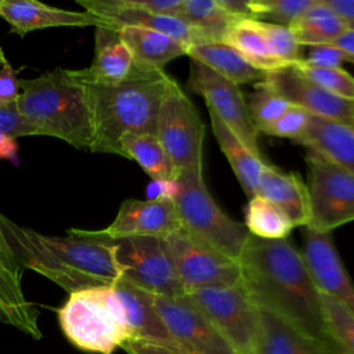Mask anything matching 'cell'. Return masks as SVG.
<instances>
[{"label":"cell","mask_w":354,"mask_h":354,"mask_svg":"<svg viewBox=\"0 0 354 354\" xmlns=\"http://www.w3.org/2000/svg\"><path fill=\"white\" fill-rule=\"evenodd\" d=\"M301 256L321 293L340 301L354 314V282L335 246L330 232L303 231Z\"/></svg>","instance_id":"obj_16"},{"label":"cell","mask_w":354,"mask_h":354,"mask_svg":"<svg viewBox=\"0 0 354 354\" xmlns=\"http://www.w3.org/2000/svg\"><path fill=\"white\" fill-rule=\"evenodd\" d=\"M293 105L281 94L259 82L249 95V112L259 133H264Z\"/></svg>","instance_id":"obj_34"},{"label":"cell","mask_w":354,"mask_h":354,"mask_svg":"<svg viewBox=\"0 0 354 354\" xmlns=\"http://www.w3.org/2000/svg\"><path fill=\"white\" fill-rule=\"evenodd\" d=\"M112 242L115 243V259L126 281L153 296L187 295L163 239L130 236Z\"/></svg>","instance_id":"obj_10"},{"label":"cell","mask_w":354,"mask_h":354,"mask_svg":"<svg viewBox=\"0 0 354 354\" xmlns=\"http://www.w3.org/2000/svg\"><path fill=\"white\" fill-rule=\"evenodd\" d=\"M346 24L347 29L354 30V0H324Z\"/></svg>","instance_id":"obj_45"},{"label":"cell","mask_w":354,"mask_h":354,"mask_svg":"<svg viewBox=\"0 0 354 354\" xmlns=\"http://www.w3.org/2000/svg\"><path fill=\"white\" fill-rule=\"evenodd\" d=\"M130 50L134 62L163 69V66L181 55H187L188 47L160 32L141 26H120L116 29Z\"/></svg>","instance_id":"obj_25"},{"label":"cell","mask_w":354,"mask_h":354,"mask_svg":"<svg viewBox=\"0 0 354 354\" xmlns=\"http://www.w3.org/2000/svg\"><path fill=\"white\" fill-rule=\"evenodd\" d=\"M177 18L196 29L207 41H223L227 30L239 21L217 0H183Z\"/></svg>","instance_id":"obj_31"},{"label":"cell","mask_w":354,"mask_h":354,"mask_svg":"<svg viewBox=\"0 0 354 354\" xmlns=\"http://www.w3.org/2000/svg\"><path fill=\"white\" fill-rule=\"evenodd\" d=\"M306 165L310 221L304 228L330 232L354 221V174L313 149H307Z\"/></svg>","instance_id":"obj_8"},{"label":"cell","mask_w":354,"mask_h":354,"mask_svg":"<svg viewBox=\"0 0 354 354\" xmlns=\"http://www.w3.org/2000/svg\"><path fill=\"white\" fill-rule=\"evenodd\" d=\"M123 158L136 160L152 180H178L180 171L167 156L156 134L127 133L120 138Z\"/></svg>","instance_id":"obj_28"},{"label":"cell","mask_w":354,"mask_h":354,"mask_svg":"<svg viewBox=\"0 0 354 354\" xmlns=\"http://www.w3.org/2000/svg\"><path fill=\"white\" fill-rule=\"evenodd\" d=\"M84 11L102 17L105 25L113 29L120 26H141L167 35L188 48L191 46L206 43L207 40L183 19L170 15L152 14L141 10H133L119 6L115 0H75Z\"/></svg>","instance_id":"obj_17"},{"label":"cell","mask_w":354,"mask_h":354,"mask_svg":"<svg viewBox=\"0 0 354 354\" xmlns=\"http://www.w3.org/2000/svg\"><path fill=\"white\" fill-rule=\"evenodd\" d=\"M17 73L10 62L0 69V108L14 105L19 97L21 84Z\"/></svg>","instance_id":"obj_42"},{"label":"cell","mask_w":354,"mask_h":354,"mask_svg":"<svg viewBox=\"0 0 354 354\" xmlns=\"http://www.w3.org/2000/svg\"><path fill=\"white\" fill-rule=\"evenodd\" d=\"M174 201L181 227L199 242L238 261L250 234L245 224L225 214L209 194L203 173L185 171L178 177Z\"/></svg>","instance_id":"obj_6"},{"label":"cell","mask_w":354,"mask_h":354,"mask_svg":"<svg viewBox=\"0 0 354 354\" xmlns=\"http://www.w3.org/2000/svg\"><path fill=\"white\" fill-rule=\"evenodd\" d=\"M0 234L24 270H33L69 295L112 285L123 278L112 241L68 231L66 236L44 235L21 225L0 212Z\"/></svg>","instance_id":"obj_2"},{"label":"cell","mask_w":354,"mask_h":354,"mask_svg":"<svg viewBox=\"0 0 354 354\" xmlns=\"http://www.w3.org/2000/svg\"><path fill=\"white\" fill-rule=\"evenodd\" d=\"M293 66L324 90L346 100H354V77L343 68H318L304 61H299Z\"/></svg>","instance_id":"obj_37"},{"label":"cell","mask_w":354,"mask_h":354,"mask_svg":"<svg viewBox=\"0 0 354 354\" xmlns=\"http://www.w3.org/2000/svg\"><path fill=\"white\" fill-rule=\"evenodd\" d=\"M223 41L236 50L254 68L263 72L278 69V65L268 54L266 36L260 21L253 18L236 21L227 30Z\"/></svg>","instance_id":"obj_30"},{"label":"cell","mask_w":354,"mask_h":354,"mask_svg":"<svg viewBox=\"0 0 354 354\" xmlns=\"http://www.w3.org/2000/svg\"><path fill=\"white\" fill-rule=\"evenodd\" d=\"M0 64H1V65L8 64V61H7V58H6V54H4V51H3L1 44H0Z\"/></svg>","instance_id":"obj_49"},{"label":"cell","mask_w":354,"mask_h":354,"mask_svg":"<svg viewBox=\"0 0 354 354\" xmlns=\"http://www.w3.org/2000/svg\"><path fill=\"white\" fill-rule=\"evenodd\" d=\"M177 195L178 181L176 180H152L147 189V196L149 201L174 202Z\"/></svg>","instance_id":"obj_44"},{"label":"cell","mask_w":354,"mask_h":354,"mask_svg":"<svg viewBox=\"0 0 354 354\" xmlns=\"http://www.w3.org/2000/svg\"><path fill=\"white\" fill-rule=\"evenodd\" d=\"M120 348H123L127 354H187L174 346L140 339L126 340L122 343Z\"/></svg>","instance_id":"obj_43"},{"label":"cell","mask_w":354,"mask_h":354,"mask_svg":"<svg viewBox=\"0 0 354 354\" xmlns=\"http://www.w3.org/2000/svg\"><path fill=\"white\" fill-rule=\"evenodd\" d=\"M119 6L152 14L178 17L183 0H115Z\"/></svg>","instance_id":"obj_41"},{"label":"cell","mask_w":354,"mask_h":354,"mask_svg":"<svg viewBox=\"0 0 354 354\" xmlns=\"http://www.w3.org/2000/svg\"><path fill=\"white\" fill-rule=\"evenodd\" d=\"M58 321L65 337L83 351L112 354L130 339L111 285L71 293L58 308Z\"/></svg>","instance_id":"obj_5"},{"label":"cell","mask_w":354,"mask_h":354,"mask_svg":"<svg viewBox=\"0 0 354 354\" xmlns=\"http://www.w3.org/2000/svg\"><path fill=\"white\" fill-rule=\"evenodd\" d=\"M22 275L0 260V321L39 340V311L24 293Z\"/></svg>","instance_id":"obj_23"},{"label":"cell","mask_w":354,"mask_h":354,"mask_svg":"<svg viewBox=\"0 0 354 354\" xmlns=\"http://www.w3.org/2000/svg\"><path fill=\"white\" fill-rule=\"evenodd\" d=\"M111 288L130 339L158 342L177 347L155 308L153 295L140 289L124 278L112 283Z\"/></svg>","instance_id":"obj_19"},{"label":"cell","mask_w":354,"mask_h":354,"mask_svg":"<svg viewBox=\"0 0 354 354\" xmlns=\"http://www.w3.org/2000/svg\"><path fill=\"white\" fill-rule=\"evenodd\" d=\"M266 86L285 97L292 105L310 115L335 120L354 129V105L351 100L335 95L303 76L293 65L264 72Z\"/></svg>","instance_id":"obj_15"},{"label":"cell","mask_w":354,"mask_h":354,"mask_svg":"<svg viewBox=\"0 0 354 354\" xmlns=\"http://www.w3.org/2000/svg\"><path fill=\"white\" fill-rule=\"evenodd\" d=\"M245 227L250 235L272 241L285 239L295 225L274 203L254 195L245 207Z\"/></svg>","instance_id":"obj_32"},{"label":"cell","mask_w":354,"mask_h":354,"mask_svg":"<svg viewBox=\"0 0 354 354\" xmlns=\"http://www.w3.org/2000/svg\"><path fill=\"white\" fill-rule=\"evenodd\" d=\"M289 28L301 47L329 44L347 30L344 21L324 0H317Z\"/></svg>","instance_id":"obj_29"},{"label":"cell","mask_w":354,"mask_h":354,"mask_svg":"<svg viewBox=\"0 0 354 354\" xmlns=\"http://www.w3.org/2000/svg\"><path fill=\"white\" fill-rule=\"evenodd\" d=\"M217 3L232 17L238 19L252 18L249 0H217Z\"/></svg>","instance_id":"obj_46"},{"label":"cell","mask_w":354,"mask_h":354,"mask_svg":"<svg viewBox=\"0 0 354 354\" xmlns=\"http://www.w3.org/2000/svg\"><path fill=\"white\" fill-rule=\"evenodd\" d=\"M183 228L174 202L124 199L118 210L115 220L102 230L71 228L76 235L115 241L130 236H152L165 239L174 231Z\"/></svg>","instance_id":"obj_14"},{"label":"cell","mask_w":354,"mask_h":354,"mask_svg":"<svg viewBox=\"0 0 354 354\" xmlns=\"http://www.w3.org/2000/svg\"><path fill=\"white\" fill-rule=\"evenodd\" d=\"M259 310V330L253 354H335L329 343L289 321Z\"/></svg>","instance_id":"obj_20"},{"label":"cell","mask_w":354,"mask_h":354,"mask_svg":"<svg viewBox=\"0 0 354 354\" xmlns=\"http://www.w3.org/2000/svg\"><path fill=\"white\" fill-rule=\"evenodd\" d=\"M317 0H249L252 18L260 22L290 26Z\"/></svg>","instance_id":"obj_35"},{"label":"cell","mask_w":354,"mask_h":354,"mask_svg":"<svg viewBox=\"0 0 354 354\" xmlns=\"http://www.w3.org/2000/svg\"><path fill=\"white\" fill-rule=\"evenodd\" d=\"M187 86L205 100L207 109L217 115L252 152L260 155L259 131L238 84L220 76L202 62L191 59Z\"/></svg>","instance_id":"obj_12"},{"label":"cell","mask_w":354,"mask_h":354,"mask_svg":"<svg viewBox=\"0 0 354 354\" xmlns=\"http://www.w3.org/2000/svg\"><path fill=\"white\" fill-rule=\"evenodd\" d=\"M325 337L335 354H354V314L335 297L321 293Z\"/></svg>","instance_id":"obj_33"},{"label":"cell","mask_w":354,"mask_h":354,"mask_svg":"<svg viewBox=\"0 0 354 354\" xmlns=\"http://www.w3.org/2000/svg\"><path fill=\"white\" fill-rule=\"evenodd\" d=\"M0 17L18 36L59 26H102L105 19L87 11H71L37 0H0Z\"/></svg>","instance_id":"obj_18"},{"label":"cell","mask_w":354,"mask_h":354,"mask_svg":"<svg viewBox=\"0 0 354 354\" xmlns=\"http://www.w3.org/2000/svg\"><path fill=\"white\" fill-rule=\"evenodd\" d=\"M353 105H354V100H353Z\"/></svg>","instance_id":"obj_50"},{"label":"cell","mask_w":354,"mask_h":354,"mask_svg":"<svg viewBox=\"0 0 354 354\" xmlns=\"http://www.w3.org/2000/svg\"><path fill=\"white\" fill-rule=\"evenodd\" d=\"M83 82L93 115L94 137L90 152L123 156L120 138L127 133L156 134V120L170 79L163 69L134 62L120 82H98L76 69Z\"/></svg>","instance_id":"obj_3"},{"label":"cell","mask_w":354,"mask_h":354,"mask_svg":"<svg viewBox=\"0 0 354 354\" xmlns=\"http://www.w3.org/2000/svg\"><path fill=\"white\" fill-rule=\"evenodd\" d=\"M354 174V129L311 115L308 126L297 141Z\"/></svg>","instance_id":"obj_22"},{"label":"cell","mask_w":354,"mask_h":354,"mask_svg":"<svg viewBox=\"0 0 354 354\" xmlns=\"http://www.w3.org/2000/svg\"><path fill=\"white\" fill-rule=\"evenodd\" d=\"M205 131L195 105L170 76L158 113L156 137L180 174L203 173Z\"/></svg>","instance_id":"obj_7"},{"label":"cell","mask_w":354,"mask_h":354,"mask_svg":"<svg viewBox=\"0 0 354 354\" xmlns=\"http://www.w3.org/2000/svg\"><path fill=\"white\" fill-rule=\"evenodd\" d=\"M257 195L281 209L292 224L306 227L310 221V202L304 181L297 173L283 171L266 163L260 171Z\"/></svg>","instance_id":"obj_21"},{"label":"cell","mask_w":354,"mask_h":354,"mask_svg":"<svg viewBox=\"0 0 354 354\" xmlns=\"http://www.w3.org/2000/svg\"><path fill=\"white\" fill-rule=\"evenodd\" d=\"M134 58L122 40L119 32L106 25L97 26L94 32V57L84 68L88 77L98 82H120L129 76Z\"/></svg>","instance_id":"obj_24"},{"label":"cell","mask_w":354,"mask_h":354,"mask_svg":"<svg viewBox=\"0 0 354 354\" xmlns=\"http://www.w3.org/2000/svg\"><path fill=\"white\" fill-rule=\"evenodd\" d=\"M236 354H253L259 310L242 283L212 286L188 295Z\"/></svg>","instance_id":"obj_9"},{"label":"cell","mask_w":354,"mask_h":354,"mask_svg":"<svg viewBox=\"0 0 354 354\" xmlns=\"http://www.w3.org/2000/svg\"><path fill=\"white\" fill-rule=\"evenodd\" d=\"M0 131L15 138L24 136H40L37 129L19 115L15 104L7 108H0Z\"/></svg>","instance_id":"obj_40"},{"label":"cell","mask_w":354,"mask_h":354,"mask_svg":"<svg viewBox=\"0 0 354 354\" xmlns=\"http://www.w3.org/2000/svg\"><path fill=\"white\" fill-rule=\"evenodd\" d=\"M329 44L347 53L353 58V64H354V30H350V29L344 30L339 37H336Z\"/></svg>","instance_id":"obj_48"},{"label":"cell","mask_w":354,"mask_h":354,"mask_svg":"<svg viewBox=\"0 0 354 354\" xmlns=\"http://www.w3.org/2000/svg\"><path fill=\"white\" fill-rule=\"evenodd\" d=\"M261 26L266 36L268 54L278 68L290 66L301 61V46L296 40L289 26L267 22H261Z\"/></svg>","instance_id":"obj_36"},{"label":"cell","mask_w":354,"mask_h":354,"mask_svg":"<svg viewBox=\"0 0 354 354\" xmlns=\"http://www.w3.org/2000/svg\"><path fill=\"white\" fill-rule=\"evenodd\" d=\"M18 144L17 138L0 131V159L17 160Z\"/></svg>","instance_id":"obj_47"},{"label":"cell","mask_w":354,"mask_h":354,"mask_svg":"<svg viewBox=\"0 0 354 354\" xmlns=\"http://www.w3.org/2000/svg\"><path fill=\"white\" fill-rule=\"evenodd\" d=\"M301 61L318 68H342L343 62H353V58L332 44H319L308 47V53Z\"/></svg>","instance_id":"obj_39"},{"label":"cell","mask_w":354,"mask_h":354,"mask_svg":"<svg viewBox=\"0 0 354 354\" xmlns=\"http://www.w3.org/2000/svg\"><path fill=\"white\" fill-rule=\"evenodd\" d=\"M155 308L170 337L187 354H236L188 295L153 296Z\"/></svg>","instance_id":"obj_13"},{"label":"cell","mask_w":354,"mask_h":354,"mask_svg":"<svg viewBox=\"0 0 354 354\" xmlns=\"http://www.w3.org/2000/svg\"><path fill=\"white\" fill-rule=\"evenodd\" d=\"M310 116L311 115L307 111L293 105L275 123H272L264 131V134L281 138H290L297 142L308 126Z\"/></svg>","instance_id":"obj_38"},{"label":"cell","mask_w":354,"mask_h":354,"mask_svg":"<svg viewBox=\"0 0 354 354\" xmlns=\"http://www.w3.org/2000/svg\"><path fill=\"white\" fill-rule=\"evenodd\" d=\"M210 123L214 137L220 145V149L225 155L232 171L235 173L239 184L242 185L248 198L257 195L259 177L266 162L260 155L252 152L223 122L221 119L209 111Z\"/></svg>","instance_id":"obj_26"},{"label":"cell","mask_w":354,"mask_h":354,"mask_svg":"<svg viewBox=\"0 0 354 354\" xmlns=\"http://www.w3.org/2000/svg\"><path fill=\"white\" fill-rule=\"evenodd\" d=\"M191 59H196L235 84L261 82L264 72L248 62L236 50L224 41H206L191 46L187 51Z\"/></svg>","instance_id":"obj_27"},{"label":"cell","mask_w":354,"mask_h":354,"mask_svg":"<svg viewBox=\"0 0 354 354\" xmlns=\"http://www.w3.org/2000/svg\"><path fill=\"white\" fill-rule=\"evenodd\" d=\"M241 283L257 308L326 340L321 292L301 253L286 239L250 235L239 259Z\"/></svg>","instance_id":"obj_1"},{"label":"cell","mask_w":354,"mask_h":354,"mask_svg":"<svg viewBox=\"0 0 354 354\" xmlns=\"http://www.w3.org/2000/svg\"><path fill=\"white\" fill-rule=\"evenodd\" d=\"M163 241L187 295L203 288L241 282V271L235 260L199 242L184 228Z\"/></svg>","instance_id":"obj_11"},{"label":"cell","mask_w":354,"mask_h":354,"mask_svg":"<svg viewBox=\"0 0 354 354\" xmlns=\"http://www.w3.org/2000/svg\"><path fill=\"white\" fill-rule=\"evenodd\" d=\"M19 84L17 109L40 136L59 138L76 149H90L93 115L76 69L55 68L37 77L22 79Z\"/></svg>","instance_id":"obj_4"}]
</instances>
